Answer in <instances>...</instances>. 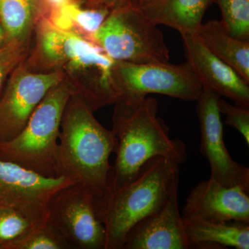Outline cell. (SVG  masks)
Masks as SVG:
<instances>
[{
  "label": "cell",
  "instance_id": "cell-15",
  "mask_svg": "<svg viewBox=\"0 0 249 249\" xmlns=\"http://www.w3.org/2000/svg\"><path fill=\"white\" fill-rule=\"evenodd\" d=\"M183 222L189 249H249V224L247 223Z\"/></svg>",
  "mask_w": 249,
  "mask_h": 249
},
{
  "label": "cell",
  "instance_id": "cell-5",
  "mask_svg": "<svg viewBox=\"0 0 249 249\" xmlns=\"http://www.w3.org/2000/svg\"><path fill=\"white\" fill-rule=\"evenodd\" d=\"M91 40L116 62L150 63L170 59L161 31L138 7L112 10Z\"/></svg>",
  "mask_w": 249,
  "mask_h": 249
},
{
  "label": "cell",
  "instance_id": "cell-16",
  "mask_svg": "<svg viewBox=\"0 0 249 249\" xmlns=\"http://www.w3.org/2000/svg\"><path fill=\"white\" fill-rule=\"evenodd\" d=\"M196 34L211 53L249 83V41L232 37L222 22L215 19L201 24Z\"/></svg>",
  "mask_w": 249,
  "mask_h": 249
},
{
  "label": "cell",
  "instance_id": "cell-19",
  "mask_svg": "<svg viewBox=\"0 0 249 249\" xmlns=\"http://www.w3.org/2000/svg\"><path fill=\"white\" fill-rule=\"evenodd\" d=\"M36 227L18 210L0 207V249H14Z\"/></svg>",
  "mask_w": 249,
  "mask_h": 249
},
{
  "label": "cell",
  "instance_id": "cell-12",
  "mask_svg": "<svg viewBox=\"0 0 249 249\" xmlns=\"http://www.w3.org/2000/svg\"><path fill=\"white\" fill-rule=\"evenodd\" d=\"M187 62L203 89L249 107V83L227 63L211 53L196 34H181Z\"/></svg>",
  "mask_w": 249,
  "mask_h": 249
},
{
  "label": "cell",
  "instance_id": "cell-10",
  "mask_svg": "<svg viewBox=\"0 0 249 249\" xmlns=\"http://www.w3.org/2000/svg\"><path fill=\"white\" fill-rule=\"evenodd\" d=\"M0 100V142L16 137L52 88L63 81L61 71L31 73L16 67Z\"/></svg>",
  "mask_w": 249,
  "mask_h": 249
},
{
  "label": "cell",
  "instance_id": "cell-4",
  "mask_svg": "<svg viewBox=\"0 0 249 249\" xmlns=\"http://www.w3.org/2000/svg\"><path fill=\"white\" fill-rule=\"evenodd\" d=\"M75 93L67 82L52 88L22 130L14 139L0 142V160L45 178H58V142L62 116L69 100Z\"/></svg>",
  "mask_w": 249,
  "mask_h": 249
},
{
  "label": "cell",
  "instance_id": "cell-26",
  "mask_svg": "<svg viewBox=\"0 0 249 249\" xmlns=\"http://www.w3.org/2000/svg\"><path fill=\"white\" fill-rule=\"evenodd\" d=\"M45 1L52 7H53V9H59L71 1L70 0H45Z\"/></svg>",
  "mask_w": 249,
  "mask_h": 249
},
{
  "label": "cell",
  "instance_id": "cell-11",
  "mask_svg": "<svg viewBox=\"0 0 249 249\" xmlns=\"http://www.w3.org/2000/svg\"><path fill=\"white\" fill-rule=\"evenodd\" d=\"M248 192L223 186L215 180L201 181L190 192L182 209L186 222H229L249 224Z\"/></svg>",
  "mask_w": 249,
  "mask_h": 249
},
{
  "label": "cell",
  "instance_id": "cell-1",
  "mask_svg": "<svg viewBox=\"0 0 249 249\" xmlns=\"http://www.w3.org/2000/svg\"><path fill=\"white\" fill-rule=\"evenodd\" d=\"M111 131L117 138L118 145L111 170L110 192L130 181L154 157H165L179 165L188 157L184 142L170 138L169 128L159 117L155 98H121L115 103Z\"/></svg>",
  "mask_w": 249,
  "mask_h": 249
},
{
  "label": "cell",
  "instance_id": "cell-18",
  "mask_svg": "<svg viewBox=\"0 0 249 249\" xmlns=\"http://www.w3.org/2000/svg\"><path fill=\"white\" fill-rule=\"evenodd\" d=\"M42 12V0H0V22L7 42H22Z\"/></svg>",
  "mask_w": 249,
  "mask_h": 249
},
{
  "label": "cell",
  "instance_id": "cell-27",
  "mask_svg": "<svg viewBox=\"0 0 249 249\" xmlns=\"http://www.w3.org/2000/svg\"><path fill=\"white\" fill-rule=\"evenodd\" d=\"M7 42V37H6V31L0 22V49Z\"/></svg>",
  "mask_w": 249,
  "mask_h": 249
},
{
  "label": "cell",
  "instance_id": "cell-23",
  "mask_svg": "<svg viewBox=\"0 0 249 249\" xmlns=\"http://www.w3.org/2000/svg\"><path fill=\"white\" fill-rule=\"evenodd\" d=\"M218 109L226 116L225 124L237 129L249 146V107L232 106L219 97Z\"/></svg>",
  "mask_w": 249,
  "mask_h": 249
},
{
  "label": "cell",
  "instance_id": "cell-25",
  "mask_svg": "<svg viewBox=\"0 0 249 249\" xmlns=\"http://www.w3.org/2000/svg\"><path fill=\"white\" fill-rule=\"evenodd\" d=\"M92 8H104L109 11L119 9V8L133 6L141 7L142 4L148 0H90Z\"/></svg>",
  "mask_w": 249,
  "mask_h": 249
},
{
  "label": "cell",
  "instance_id": "cell-6",
  "mask_svg": "<svg viewBox=\"0 0 249 249\" xmlns=\"http://www.w3.org/2000/svg\"><path fill=\"white\" fill-rule=\"evenodd\" d=\"M112 80L119 100L158 93L188 102L196 101L202 90L188 62L173 65L115 61Z\"/></svg>",
  "mask_w": 249,
  "mask_h": 249
},
{
  "label": "cell",
  "instance_id": "cell-13",
  "mask_svg": "<svg viewBox=\"0 0 249 249\" xmlns=\"http://www.w3.org/2000/svg\"><path fill=\"white\" fill-rule=\"evenodd\" d=\"M178 193L175 190L161 207L137 222L121 249H189Z\"/></svg>",
  "mask_w": 249,
  "mask_h": 249
},
{
  "label": "cell",
  "instance_id": "cell-20",
  "mask_svg": "<svg viewBox=\"0 0 249 249\" xmlns=\"http://www.w3.org/2000/svg\"><path fill=\"white\" fill-rule=\"evenodd\" d=\"M222 12L221 22L232 37L249 41V0H213Z\"/></svg>",
  "mask_w": 249,
  "mask_h": 249
},
{
  "label": "cell",
  "instance_id": "cell-21",
  "mask_svg": "<svg viewBox=\"0 0 249 249\" xmlns=\"http://www.w3.org/2000/svg\"><path fill=\"white\" fill-rule=\"evenodd\" d=\"M63 237L48 222L36 227L14 249H70Z\"/></svg>",
  "mask_w": 249,
  "mask_h": 249
},
{
  "label": "cell",
  "instance_id": "cell-14",
  "mask_svg": "<svg viewBox=\"0 0 249 249\" xmlns=\"http://www.w3.org/2000/svg\"><path fill=\"white\" fill-rule=\"evenodd\" d=\"M213 0H148L139 9L155 25L163 24L181 34H196Z\"/></svg>",
  "mask_w": 249,
  "mask_h": 249
},
{
  "label": "cell",
  "instance_id": "cell-7",
  "mask_svg": "<svg viewBox=\"0 0 249 249\" xmlns=\"http://www.w3.org/2000/svg\"><path fill=\"white\" fill-rule=\"evenodd\" d=\"M47 222L71 249H106V228L100 215L99 200L79 183L65 187L53 196Z\"/></svg>",
  "mask_w": 249,
  "mask_h": 249
},
{
  "label": "cell",
  "instance_id": "cell-9",
  "mask_svg": "<svg viewBox=\"0 0 249 249\" xmlns=\"http://www.w3.org/2000/svg\"><path fill=\"white\" fill-rule=\"evenodd\" d=\"M218 96L201 90L196 100L200 125L201 155L208 160L211 178L227 187H238L249 193V169L232 160L224 140L223 124L218 109Z\"/></svg>",
  "mask_w": 249,
  "mask_h": 249
},
{
  "label": "cell",
  "instance_id": "cell-2",
  "mask_svg": "<svg viewBox=\"0 0 249 249\" xmlns=\"http://www.w3.org/2000/svg\"><path fill=\"white\" fill-rule=\"evenodd\" d=\"M117 145L112 131L100 124L79 95L73 93L60 126L58 176L86 187L102 200L110 192L112 166L109 158Z\"/></svg>",
  "mask_w": 249,
  "mask_h": 249
},
{
  "label": "cell",
  "instance_id": "cell-8",
  "mask_svg": "<svg viewBox=\"0 0 249 249\" xmlns=\"http://www.w3.org/2000/svg\"><path fill=\"white\" fill-rule=\"evenodd\" d=\"M72 183L65 177L45 178L0 160V207L18 210L36 226L47 222L52 198Z\"/></svg>",
  "mask_w": 249,
  "mask_h": 249
},
{
  "label": "cell",
  "instance_id": "cell-24",
  "mask_svg": "<svg viewBox=\"0 0 249 249\" xmlns=\"http://www.w3.org/2000/svg\"><path fill=\"white\" fill-rule=\"evenodd\" d=\"M24 52V43L16 41H9L0 49V90L8 75L22 60Z\"/></svg>",
  "mask_w": 249,
  "mask_h": 249
},
{
  "label": "cell",
  "instance_id": "cell-3",
  "mask_svg": "<svg viewBox=\"0 0 249 249\" xmlns=\"http://www.w3.org/2000/svg\"><path fill=\"white\" fill-rule=\"evenodd\" d=\"M179 165L163 157L147 160L130 181L99 201L106 228L105 249H121L132 227L161 207L178 189Z\"/></svg>",
  "mask_w": 249,
  "mask_h": 249
},
{
  "label": "cell",
  "instance_id": "cell-22",
  "mask_svg": "<svg viewBox=\"0 0 249 249\" xmlns=\"http://www.w3.org/2000/svg\"><path fill=\"white\" fill-rule=\"evenodd\" d=\"M60 9L70 18L73 27L91 36L101 27L111 11L104 8L83 9L75 3L69 2Z\"/></svg>",
  "mask_w": 249,
  "mask_h": 249
},
{
  "label": "cell",
  "instance_id": "cell-17",
  "mask_svg": "<svg viewBox=\"0 0 249 249\" xmlns=\"http://www.w3.org/2000/svg\"><path fill=\"white\" fill-rule=\"evenodd\" d=\"M41 53L51 63L69 62L80 55L101 48L92 41L71 31L62 30L49 20L43 21L39 33Z\"/></svg>",
  "mask_w": 249,
  "mask_h": 249
}]
</instances>
